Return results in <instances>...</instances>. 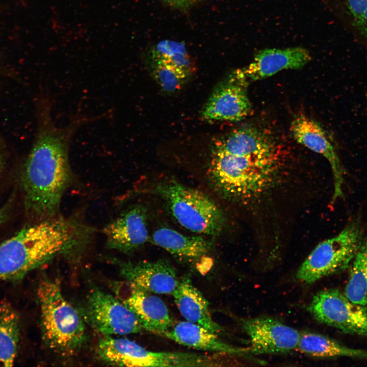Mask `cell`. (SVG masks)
Here are the masks:
<instances>
[{
	"label": "cell",
	"instance_id": "6da1fadb",
	"mask_svg": "<svg viewBox=\"0 0 367 367\" xmlns=\"http://www.w3.org/2000/svg\"><path fill=\"white\" fill-rule=\"evenodd\" d=\"M50 102L43 110L39 133L21 174L26 207L41 221L57 217L71 178L72 139L81 126L94 119L76 114L65 126H58L52 118Z\"/></svg>",
	"mask_w": 367,
	"mask_h": 367
},
{
	"label": "cell",
	"instance_id": "7a4b0ae2",
	"mask_svg": "<svg viewBox=\"0 0 367 367\" xmlns=\"http://www.w3.org/2000/svg\"><path fill=\"white\" fill-rule=\"evenodd\" d=\"M78 228L62 218L27 226L0 244V281L17 279L77 243Z\"/></svg>",
	"mask_w": 367,
	"mask_h": 367
},
{
	"label": "cell",
	"instance_id": "3957f363",
	"mask_svg": "<svg viewBox=\"0 0 367 367\" xmlns=\"http://www.w3.org/2000/svg\"><path fill=\"white\" fill-rule=\"evenodd\" d=\"M277 158L237 156L212 149L209 176L220 195L244 201L262 194L272 185L278 171Z\"/></svg>",
	"mask_w": 367,
	"mask_h": 367
},
{
	"label": "cell",
	"instance_id": "277c9868",
	"mask_svg": "<svg viewBox=\"0 0 367 367\" xmlns=\"http://www.w3.org/2000/svg\"><path fill=\"white\" fill-rule=\"evenodd\" d=\"M37 297L45 343L58 354L73 355L86 340V327L82 318L65 299L57 280H42L37 289Z\"/></svg>",
	"mask_w": 367,
	"mask_h": 367
},
{
	"label": "cell",
	"instance_id": "5b68a950",
	"mask_svg": "<svg viewBox=\"0 0 367 367\" xmlns=\"http://www.w3.org/2000/svg\"><path fill=\"white\" fill-rule=\"evenodd\" d=\"M155 192L186 229L208 235H217L222 231L225 223L223 213L203 192L173 179L159 184Z\"/></svg>",
	"mask_w": 367,
	"mask_h": 367
},
{
	"label": "cell",
	"instance_id": "8992f818",
	"mask_svg": "<svg viewBox=\"0 0 367 367\" xmlns=\"http://www.w3.org/2000/svg\"><path fill=\"white\" fill-rule=\"evenodd\" d=\"M359 220L350 221L336 235L319 243L299 268L296 278L311 284L344 271L351 264L363 242Z\"/></svg>",
	"mask_w": 367,
	"mask_h": 367
},
{
	"label": "cell",
	"instance_id": "52a82bcc",
	"mask_svg": "<svg viewBox=\"0 0 367 367\" xmlns=\"http://www.w3.org/2000/svg\"><path fill=\"white\" fill-rule=\"evenodd\" d=\"M307 309L319 322L345 333L367 337V307L353 302L337 289L317 293Z\"/></svg>",
	"mask_w": 367,
	"mask_h": 367
},
{
	"label": "cell",
	"instance_id": "ba28073f",
	"mask_svg": "<svg viewBox=\"0 0 367 367\" xmlns=\"http://www.w3.org/2000/svg\"><path fill=\"white\" fill-rule=\"evenodd\" d=\"M248 81L241 69H237L219 83L213 91L202 111L208 121H238L251 111L248 96Z\"/></svg>",
	"mask_w": 367,
	"mask_h": 367
},
{
	"label": "cell",
	"instance_id": "9c48e42d",
	"mask_svg": "<svg viewBox=\"0 0 367 367\" xmlns=\"http://www.w3.org/2000/svg\"><path fill=\"white\" fill-rule=\"evenodd\" d=\"M88 312L92 324L109 336L127 335L142 329L134 313L118 298L95 288L89 295Z\"/></svg>",
	"mask_w": 367,
	"mask_h": 367
},
{
	"label": "cell",
	"instance_id": "30bf717a",
	"mask_svg": "<svg viewBox=\"0 0 367 367\" xmlns=\"http://www.w3.org/2000/svg\"><path fill=\"white\" fill-rule=\"evenodd\" d=\"M243 330L249 337V351L256 354L286 353L297 348L300 332L277 319L260 317L243 319Z\"/></svg>",
	"mask_w": 367,
	"mask_h": 367
},
{
	"label": "cell",
	"instance_id": "8fae6325",
	"mask_svg": "<svg viewBox=\"0 0 367 367\" xmlns=\"http://www.w3.org/2000/svg\"><path fill=\"white\" fill-rule=\"evenodd\" d=\"M116 287L117 298L135 314L142 329L161 335L173 325L168 307L158 296L127 281Z\"/></svg>",
	"mask_w": 367,
	"mask_h": 367
},
{
	"label": "cell",
	"instance_id": "7c38bea8",
	"mask_svg": "<svg viewBox=\"0 0 367 367\" xmlns=\"http://www.w3.org/2000/svg\"><path fill=\"white\" fill-rule=\"evenodd\" d=\"M290 131L298 143L322 155L328 161L333 179L332 201L344 197V168L333 143L325 130L313 119L299 115L292 120Z\"/></svg>",
	"mask_w": 367,
	"mask_h": 367
},
{
	"label": "cell",
	"instance_id": "4fadbf2b",
	"mask_svg": "<svg viewBox=\"0 0 367 367\" xmlns=\"http://www.w3.org/2000/svg\"><path fill=\"white\" fill-rule=\"evenodd\" d=\"M107 247L129 253L147 241V214L141 205H135L122 213L103 229Z\"/></svg>",
	"mask_w": 367,
	"mask_h": 367
},
{
	"label": "cell",
	"instance_id": "5bb4252c",
	"mask_svg": "<svg viewBox=\"0 0 367 367\" xmlns=\"http://www.w3.org/2000/svg\"><path fill=\"white\" fill-rule=\"evenodd\" d=\"M119 265L126 281L153 294L172 295L179 282L175 269L166 260L121 262Z\"/></svg>",
	"mask_w": 367,
	"mask_h": 367
},
{
	"label": "cell",
	"instance_id": "9a60e30c",
	"mask_svg": "<svg viewBox=\"0 0 367 367\" xmlns=\"http://www.w3.org/2000/svg\"><path fill=\"white\" fill-rule=\"evenodd\" d=\"M310 60L309 51L302 47L265 48L257 51L253 61L241 70L249 82L267 78L283 69L302 68Z\"/></svg>",
	"mask_w": 367,
	"mask_h": 367
},
{
	"label": "cell",
	"instance_id": "2e32d148",
	"mask_svg": "<svg viewBox=\"0 0 367 367\" xmlns=\"http://www.w3.org/2000/svg\"><path fill=\"white\" fill-rule=\"evenodd\" d=\"M212 149L237 156L278 158L273 140L259 128L250 125L239 128L218 140Z\"/></svg>",
	"mask_w": 367,
	"mask_h": 367
},
{
	"label": "cell",
	"instance_id": "e0dca14e",
	"mask_svg": "<svg viewBox=\"0 0 367 367\" xmlns=\"http://www.w3.org/2000/svg\"><path fill=\"white\" fill-rule=\"evenodd\" d=\"M161 335L185 346L217 353L241 356L249 351L225 343L218 334L187 321L173 324Z\"/></svg>",
	"mask_w": 367,
	"mask_h": 367
},
{
	"label": "cell",
	"instance_id": "ac0fdd59",
	"mask_svg": "<svg viewBox=\"0 0 367 367\" xmlns=\"http://www.w3.org/2000/svg\"><path fill=\"white\" fill-rule=\"evenodd\" d=\"M172 295L178 310L186 321L219 335L225 332L223 328L213 319L208 301L189 277L179 281Z\"/></svg>",
	"mask_w": 367,
	"mask_h": 367
},
{
	"label": "cell",
	"instance_id": "d6986e66",
	"mask_svg": "<svg viewBox=\"0 0 367 367\" xmlns=\"http://www.w3.org/2000/svg\"><path fill=\"white\" fill-rule=\"evenodd\" d=\"M152 242L175 257L190 262L205 256L212 246V242L203 237L186 236L167 227L156 230Z\"/></svg>",
	"mask_w": 367,
	"mask_h": 367
},
{
	"label": "cell",
	"instance_id": "ffe728a7",
	"mask_svg": "<svg viewBox=\"0 0 367 367\" xmlns=\"http://www.w3.org/2000/svg\"><path fill=\"white\" fill-rule=\"evenodd\" d=\"M297 349L304 354L319 358L342 356L367 359L365 350L349 348L327 336L308 331L300 332Z\"/></svg>",
	"mask_w": 367,
	"mask_h": 367
},
{
	"label": "cell",
	"instance_id": "44dd1931",
	"mask_svg": "<svg viewBox=\"0 0 367 367\" xmlns=\"http://www.w3.org/2000/svg\"><path fill=\"white\" fill-rule=\"evenodd\" d=\"M19 317L8 304L0 307V366H12L17 353Z\"/></svg>",
	"mask_w": 367,
	"mask_h": 367
},
{
	"label": "cell",
	"instance_id": "7402d4cb",
	"mask_svg": "<svg viewBox=\"0 0 367 367\" xmlns=\"http://www.w3.org/2000/svg\"><path fill=\"white\" fill-rule=\"evenodd\" d=\"M344 293L353 302L367 307V238L351 263Z\"/></svg>",
	"mask_w": 367,
	"mask_h": 367
},
{
	"label": "cell",
	"instance_id": "603a6c76",
	"mask_svg": "<svg viewBox=\"0 0 367 367\" xmlns=\"http://www.w3.org/2000/svg\"><path fill=\"white\" fill-rule=\"evenodd\" d=\"M150 60L164 62L180 68L191 74L193 66L184 42L165 40L151 49Z\"/></svg>",
	"mask_w": 367,
	"mask_h": 367
},
{
	"label": "cell",
	"instance_id": "cb8c5ba5",
	"mask_svg": "<svg viewBox=\"0 0 367 367\" xmlns=\"http://www.w3.org/2000/svg\"><path fill=\"white\" fill-rule=\"evenodd\" d=\"M150 60L152 76L167 92L172 93L179 90L191 75L172 64L158 60Z\"/></svg>",
	"mask_w": 367,
	"mask_h": 367
},
{
	"label": "cell",
	"instance_id": "d4e9b609",
	"mask_svg": "<svg viewBox=\"0 0 367 367\" xmlns=\"http://www.w3.org/2000/svg\"><path fill=\"white\" fill-rule=\"evenodd\" d=\"M342 4L351 28L367 40V0H342Z\"/></svg>",
	"mask_w": 367,
	"mask_h": 367
},
{
	"label": "cell",
	"instance_id": "484cf974",
	"mask_svg": "<svg viewBox=\"0 0 367 367\" xmlns=\"http://www.w3.org/2000/svg\"><path fill=\"white\" fill-rule=\"evenodd\" d=\"M171 7L179 10H187L200 0H161Z\"/></svg>",
	"mask_w": 367,
	"mask_h": 367
},
{
	"label": "cell",
	"instance_id": "4316f807",
	"mask_svg": "<svg viewBox=\"0 0 367 367\" xmlns=\"http://www.w3.org/2000/svg\"><path fill=\"white\" fill-rule=\"evenodd\" d=\"M7 214L5 211H0V226L6 220Z\"/></svg>",
	"mask_w": 367,
	"mask_h": 367
},
{
	"label": "cell",
	"instance_id": "83f0119b",
	"mask_svg": "<svg viewBox=\"0 0 367 367\" xmlns=\"http://www.w3.org/2000/svg\"><path fill=\"white\" fill-rule=\"evenodd\" d=\"M3 168V158H2V155L0 153V176L2 172Z\"/></svg>",
	"mask_w": 367,
	"mask_h": 367
}]
</instances>
